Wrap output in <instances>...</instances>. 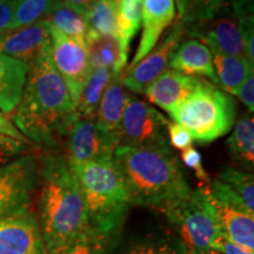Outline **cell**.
Listing matches in <instances>:
<instances>
[{"mask_svg": "<svg viewBox=\"0 0 254 254\" xmlns=\"http://www.w3.org/2000/svg\"><path fill=\"white\" fill-rule=\"evenodd\" d=\"M142 0H120L117 5V40L123 62L127 65L129 46L141 26Z\"/></svg>", "mask_w": 254, "mask_h": 254, "instance_id": "23", "label": "cell"}, {"mask_svg": "<svg viewBox=\"0 0 254 254\" xmlns=\"http://www.w3.org/2000/svg\"><path fill=\"white\" fill-rule=\"evenodd\" d=\"M209 198L222 236L254 252V213L245 207L218 201L211 195Z\"/></svg>", "mask_w": 254, "mask_h": 254, "instance_id": "17", "label": "cell"}, {"mask_svg": "<svg viewBox=\"0 0 254 254\" xmlns=\"http://www.w3.org/2000/svg\"><path fill=\"white\" fill-rule=\"evenodd\" d=\"M113 160L125 183L129 204L163 211L190 192L170 144L118 146Z\"/></svg>", "mask_w": 254, "mask_h": 254, "instance_id": "2", "label": "cell"}, {"mask_svg": "<svg viewBox=\"0 0 254 254\" xmlns=\"http://www.w3.org/2000/svg\"><path fill=\"white\" fill-rule=\"evenodd\" d=\"M182 159L184 164L194 172L195 177L198 178L200 184H201L200 187H209L211 180H209L208 174L206 172L204 164H202V158L199 151L190 146V147L182 152Z\"/></svg>", "mask_w": 254, "mask_h": 254, "instance_id": "34", "label": "cell"}, {"mask_svg": "<svg viewBox=\"0 0 254 254\" xmlns=\"http://www.w3.org/2000/svg\"><path fill=\"white\" fill-rule=\"evenodd\" d=\"M207 254H219V253H215V252H213V251H212V252H209Z\"/></svg>", "mask_w": 254, "mask_h": 254, "instance_id": "43", "label": "cell"}, {"mask_svg": "<svg viewBox=\"0 0 254 254\" xmlns=\"http://www.w3.org/2000/svg\"><path fill=\"white\" fill-rule=\"evenodd\" d=\"M185 37V28L182 21L173 25L167 36L155 45L148 55L132 67L123 73V84L126 90L142 94L154 79L167 68L171 57Z\"/></svg>", "mask_w": 254, "mask_h": 254, "instance_id": "11", "label": "cell"}, {"mask_svg": "<svg viewBox=\"0 0 254 254\" xmlns=\"http://www.w3.org/2000/svg\"><path fill=\"white\" fill-rule=\"evenodd\" d=\"M30 65L0 53V111L9 114L20 103Z\"/></svg>", "mask_w": 254, "mask_h": 254, "instance_id": "19", "label": "cell"}, {"mask_svg": "<svg viewBox=\"0 0 254 254\" xmlns=\"http://www.w3.org/2000/svg\"><path fill=\"white\" fill-rule=\"evenodd\" d=\"M31 150V144L15 140L8 136L0 135V166L12 161L15 157L26 154Z\"/></svg>", "mask_w": 254, "mask_h": 254, "instance_id": "33", "label": "cell"}, {"mask_svg": "<svg viewBox=\"0 0 254 254\" xmlns=\"http://www.w3.org/2000/svg\"><path fill=\"white\" fill-rule=\"evenodd\" d=\"M51 45V26L46 19L0 34V53L30 64Z\"/></svg>", "mask_w": 254, "mask_h": 254, "instance_id": "14", "label": "cell"}, {"mask_svg": "<svg viewBox=\"0 0 254 254\" xmlns=\"http://www.w3.org/2000/svg\"><path fill=\"white\" fill-rule=\"evenodd\" d=\"M234 1H243V0H232L231 2H234Z\"/></svg>", "mask_w": 254, "mask_h": 254, "instance_id": "42", "label": "cell"}, {"mask_svg": "<svg viewBox=\"0 0 254 254\" xmlns=\"http://www.w3.org/2000/svg\"><path fill=\"white\" fill-rule=\"evenodd\" d=\"M51 58L77 106L92 65L84 41L65 37L51 27Z\"/></svg>", "mask_w": 254, "mask_h": 254, "instance_id": "9", "label": "cell"}, {"mask_svg": "<svg viewBox=\"0 0 254 254\" xmlns=\"http://www.w3.org/2000/svg\"><path fill=\"white\" fill-rule=\"evenodd\" d=\"M212 251L219 254H254L253 251L237 245L236 243L222 236L221 233L219 234L213 245H212Z\"/></svg>", "mask_w": 254, "mask_h": 254, "instance_id": "36", "label": "cell"}, {"mask_svg": "<svg viewBox=\"0 0 254 254\" xmlns=\"http://www.w3.org/2000/svg\"><path fill=\"white\" fill-rule=\"evenodd\" d=\"M36 158L24 154L0 166V219L30 207L38 184Z\"/></svg>", "mask_w": 254, "mask_h": 254, "instance_id": "8", "label": "cell"}, {"mask_svg": "<svg viewBox=\"0 0 254 254\" xmlns=\"http://www.w3.org/2000/svg\"><path fill=\"white\" fill-rule=\"evenodd\" d=\"M117 147V135L100 131L93 118L78 117L66 135V159L69 164H85L112 159Z\"/></svg>", "mask_w": 254, "mask_h": 254, "instance_id": "10", "label": "cell"}, {"mask_svg": "<svg viewBox=\"0 0 254 254\" xmlns=\"http://www.w3.org/2000/svg\"><path fill=\"white\" fill-rule=\"evenodd\" d=\"M184 28L185 36L199 40L214 55H244V44L238 18L230 5L225 4L221 11L208 23L194 26L184 25Z\"/></svg>", "mask_w": 254, "mask_h": 254, "instance_id": "12", "label": "cell"}, {"mask_svg": "<svg viewBox=\"0 0 254 254\" xmlns=\"http://www.w3.org/2000/svg\"><path fill=\"white\" fill-rule=\"evenodd\" d=\"M167 136L171 145L179 151H185L193 144V136L189 129L176 122H168L167 124Z\"/></svg>", "mask_w": 254, "mask_h": 254, "instance_id": "35", "label": "cell"}, {"mask_svg": "<svg viewBox=\"0 0 254 254\" xmlns=\"http://www.w3.org/2000/svg\"><path fill=\"white\" fill-rule=\"evenodd\" d=\"M217 179L234 190L245 202L246 207L254 213V180L252 173L240 168L226 167Z\"/></svg>", "mask_w": 254, "mask_h": 254, "instance_id": "30", "label": "cell"}, {"mask_svg": "<svg viewBox=\"0 0 254 254\" xmlns=\"http://www.w3.org/2000/svg\"><path fill=\"white\" fill-rule=\"evenodd\" d=\"M14 8L15 0H0V33L11 30Z\"/></svg>", "mask_w": 254, "mask_h": 254, "instance_id": "38", "label": "cell"}, {"mask_svg": "<svg viewBox=\"0 0 254 254\" xmlns=\"http://www.w3.org/2000/svg\"><path fill=\"white\" fill-rule=\"evenodd\" d=\"M85 44L92 67H104L114 74H123L127 65L123 62L116 37L99 36L88 31Z\"/></svg>", "mask_w": 254, "mask_h": 254, "instance_id": "22", "label": "cell"}, {"mask_svg": "<svg viewBox=\"0 0 254 254\" xmlns=\"http://www.w3.org/2000/svg\"><path fill=\"white\" fill-rule=\"evenodd\" d=\"M168 122L159 111L131 94L117 129L118 146L140 147L166 144Z\"/></svg>", "mask_w": 254, "mask_h": 254, "instance_id": "7", "label": "cell"}, {"mask_svg": "<svg viewBox=\"0 0 254 254\" xmlns=\"http://www.w3.org/2000/svg\"><path fill=\"white\" fill-rule=\"evenodd\" d=\"M57 0H15L14 18L11 30L28 26L46 19Z\"/></svg>", "mask_w": 254, "mask_h": 254, "instance_id": "29", "label": "cell"}, {"mask_svg": "<svg viewBox=\"0 0 254 254\" xmlns=\"http://www.w3.org/2000/svg\"><path fill=\"white\" fill-rule=\"evenodd\" d=\"M213 65L218 82L230 95H237L245 79L253 72V64L244 55H214Z\"/></svg>", "mask_w": 254, "mask_h": 254, "instance_id": "24", "label": "cell"}, {"mask_svg": "<svg viewBox=\"0 0 254 254\" xmlns=\"http://www.w3.org/2000/svg\"><path fill=\"white\" fill-rule=\"evenodd\" d=\"M39 226L49 254H59L88 226L84 196L66 157L41 158Z\"/></svg>", "mask_w": 254, "mask_h": 254, "instance_id": "3", "label": "cell"}, {"mask_svg": "<svg viewBox=\"0 0 254 254\" xmlns=\"http://www.w3.org/2000/svg\"><path fill=\"white\" fill-rule=\"evenodd\" d=\"M46 20L50 26L65 37L73 38L80 41L86 40L88 26L84 15L75 12L64 0H57L55 7L47 15Z\"/></svg>", "mask_w": 254, "mask_h": 254, "instance_id": "26", "label": "cell"}, {"mask_svg": "<svg viewBox=\"0 0 254 254\" xmlns=\"http://www.w3.org/2000/svg\"><path fill=\"white\" fill-rule=\"evenodd\" d=\"M227 148L231 158L240 170L252 173L254 165V119L252 114L245 113L238 119L233 132L227 139Z\"/></svg>", "mask_w": 254, "mask_h": 254, "instance_id": "21", "label": "cell"}, {"mask_svg": "<svg viewBox=\"0 0 254 254\" xmlns=\"http://www.w3.org/2000/svg\"><path fill=\"white\" fill-rule=\"evenodd\" d=\"M226 4V0H187L186 14L179 21L185 26L208 23Z\"/></svg>", "mask_w": 254, "mask_h": 254, "instance_id": "32", "label": "cell"}, {"mask_svg": "<svg viewBox=\"0 0 254 254\" xmlns=\"http://www.w3.org/2000/svg\"><path fill=\"white\" fill-rule=\"evenodd\" d=\"M237 97L239 100L247 107L250 113L252 114L254 111V73L252 72L245 79L239 90L237 92Z\"/></svg>", "mask_w": 254, "mask_h": 254, "instance_id": "37", "label": "cell"}, {"mask_svg": "<svg viewBox=\"0 0 254 254\" xmlns=\"http://www.w3.org/2000/svg\"><path fill=\"white\" fill-rule=\"evenodd\" d=\"M0 34H1V33H0Z\"/></svg>", "mask_w": 254, "mask_h": 254, "instance_id": "44", "label": "cell"}, {"mask_svg": "<svg viewBox=\"0 0 254 254\" xmlns=\"http://www.w3.org/2000/svg\"><path fill=\"white\" fill-rule=\"evenodd\" d=\"M168 67L187 75H201L212 84H219L212 52L196 39L183 40L171 57Z\"/></svg>", "mask_w": 254, "mask_h": 254, "instance_id": "18", "label": "cell"}, {"mask_svg": "<svg viewBox=\"0 0 254 254\" xmlns=\"http://www.w3.org/2000/svg\"><path fill=\"white\" fill-rule=\"evenodd\" d=\"M113 240V238L88 225L59 254H111Z\"/></svg>", "mask_w": 254, "mask_h": 254, "instance_id": "28", "label": "cell"}, {"mask_svg": "<svg viewBox=\"0 0 254 254\" xmlns=\"http://www.w3.org/2000/svg\"><path fill=\"white\" fill-rule=\"evenodd\" d=\"M114 73L104 67H92L84 90L75 106L79 117L93 118L105 90L114 77Z\"/></svg>", "mask_w": 254, "mask_h": 254, "instance_id": "25", "label": "cell"}, {"mask_svg": "<svg viewBox=\"0 0 254 254\" xmlns=\"http://www.w3.org/2000/svg\"><path fill=\"white\" fill-rule=\"evenodd\" d=\"M123 74L114 75L105 90L93 120L98 128L107 134L117 135L124 110L131 94L123 84Z\"/></svg>", "mask_w": 254, "mask_h": 254, "instance_id": "20", "label": "cell"}, {"mask_svg": "<svg viewBox=\"0 0 254 254\" xmlns=\"http://www.w3.org/2000/svg\"><path fill=\"white\" fill-rule=\"evenodd\" d=\"M15 110L14 125L25 138L49 147L66 138L79 117L53 65L51 45L30 64L23 97Z\"/></svg>", "mask_w": 254, "mask_h": 254, "instance_id": "1", "label": "cell"}, {"mask_svg": "<svg viewBox=\"0 0 254 254\" xmlns=\"http://www.w3.org/2000/svg\"><path fill=\"white\" fill-rule=\"evenodd\" d=\"M119 254H187L176 237H157L135 241Z\"/></svg>", "mask_w": 254, "mask_h": 254, "instance_id": "31", "label": "cell"}, {"mask_svg": "<svg viewBox=\"0 0 254 254\" xmlns=\"http://www.w3.org/2000/svg\"><path fill=\"white\" fill-rule=\"evenodd\" d=\"M117 6L112 0H95L85 14L88 31L117 38Z\"/></svg>", "mask_w": 254, "mask_h": 254, "instance_id": "27", "label": "cell"}, {"mask_svg": "<svg viewBox=\"0 0 254 254\" xmlns=\"http://www.w3.org/2000/svg\"><path fill=\"white\" fill-rule=\"evenodd\" d=\"M187 254H207L220 230L208 187L190 190L185 198L161 211Z\"/></svg>", "mask_w": 254, "mask_h": 254, "instance_id": "6", "label": "cell"}, {"mask_svg": "<svg viewBox=\"0 0 254 254\" xmlns=\"http://www.w3.org/2000/svg\"><path fill=\"white\" fill-rule=\"evenodd\" d=\"M66 4L71 6V7L74 9L75 12H78L79 14L84 15L86 14L88 8L91 7L92 4L95 1V0H64Z\"/></svg>", "mask_w": 254, "mask_h": 254, "instance_id": "40", "label": "cell"}, {"mask_svg": "<svg viewBox=\"0 0 254 254\" xmlns=\"http://www.w3.org/2000/svg\"><path fill=\"white\" fill-rule=\"evenodd\" d=\"M69 166L84 196L88 225L114 239L124 226L131 204L113 158Z\"/></svg>", "mask_w": 254, "mask_h": 254, "instance_id": "4", "label": "cell"}, {"mask_svg": "<svg viewBox=\"0 0 254 254\" xmlns=\"http://www.w3.org/2000/svg\"><path fill=\"white\" fill-rule=\"evenodd\" d=\"M112 1H113V2H114V4H116V6H117V5H118V4H119V1H120V0H112Z\"/></svg>", "mask_w": 254, "mask_h": 254, "instance_id": "41", "label": "cell"}, {"mask_svg": "<svg viewBox=\"0 0 254 254\" xmlns=\"http://www.w3.org/2000/svg\"><path fill=\"white\" fill-rule=\"evenodd\" d=\"M0 254H49L30 207L0 219Z\"/></svg>", "mask_w": 254, "mask_h": 254, "instance_id": "13", "label": "cell"}, {"mask_svg": "<svg viewBox=\"0 0 254 254\" xmlns=\"http://www.w3.org/2000/svg\"><path fill=\"white\" fill-rule=\"evenodd\" d=\"M202 78L187 75L176 69L166 68L146 88L144 94L152 104L170 112L192 93Z\"/></svg>", "mask_w": 254, "mask_h": 254, "instance_id": "16", "label": "cell"}, {"mask_svg": "<svg viewBox=\"0 0 254 254\" xmlns=\"http://www.w3.org/2000/svg\"><path fill=\"white\" fill-rule=\"evenodd\" d=\"M237 112V101L232 95L201 79L195 90L168 114L189 129L199 144H209L233 128Z\"/></svg>", "mask_w": 254, "mask_h": 254, "instance_id": "5", "label": "cell"}, {"mask_svg": "<svg viewBox=\"0 0 254 254\" xmlns=\"http://www.w3.org/2000/svg\"><path fill=\"white\" fill-rule=\"evenodd\" d=\"M176 19L174 0H142L141 37L132 63L126 68L132 67L157 45L161 36ZM125 68V69H126Z\"/></svg>", "mask_w": 254, "mask_h": 254, "instance_id": "15", "label": "cell"}, {"mask_svg": "<svg viewBox=\"0 0 254 254\" xmlns=\"http://www.w3.org/2000/svg\"><path fill=\"white\" fill-rule=\"evenodd\" d=\"M0 135L8 136V138L15 139V140L31 144V141L25 138L23 133L19 131L17 127H15L14 124L12 123L11 120H9L7 117L1 112V111H0Z\"/></svg>", "mask_w": 254, "mask_h": 254, "instance_id": "39", "label": "cell"}]
</instances>
